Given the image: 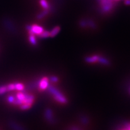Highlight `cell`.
<instances>
[{"instance_id": "1", "label": "cell", "mask_w": 130, "mask_h": 130, "mask_svg": "<svg viewBox=\"0 0 130 130\" xmlns=\"http://www.w3.org/2000/svg\"><path fill=\"white\" fill-rule=\"evenodd\" d=\"M49 91L51 92L52 94L54 95V98L58 101L61 103H62V104H64V103L67 102L66 98L57 90L54 89V88L53 87H51L50 89H49Z\"/></svg>"}, {"instance_id": "4", "label": "cell", "mask_w": 130, "mask_h": 130, "mask_svg": "<svg viewBox=\"0 0 130 130\" xmlns=\"http://www.w3.org/2000/svg\"><path fill=\"white\" fill-rule=\"evenodd\" d=\"M48 86V79L45 77L42 79L40 82V88L42 90H45Z\"/></svg>"}, {"instance_id": "10", "label": "cell", "mask_w": 130, "mask_h": 130, "mask_svg": "<svg viewBox=\"0 0 130 130\" xmlns=\"http://www.w3.org/2000/svg\"><path fill=\"white\" fill-rule=\"evenodd\" d=\"M15 89H16L19 91H21L24 89V86L22 84L20 83H17L15 85Z\"/></svg>"}, {"instance_id": "5", "label": "cell", "mask_w": 130, "mask_h": 130, "mask_svg": "<svg viewBox=\"0 0 130 130\" xmlns=\"http://www.w3.org/2000/svg\"><path fill=\"white\" fill-rule=\"evenodd\" d=\"M60 27L59 26H56L55 27L53 28L52 31L50 33V37H55L56 35H58V34L60 32Z\"/></svg>"}, {"instance_id": "2", "label": "cell", "mask_w": 130, "mask_h": 130, "mask_svg": "<svg viewBox=\"0 0 130 130\" xmlns=\"http://www.w3.org/2000/svg\"><path fill=\"white\" fill-rule=\"evenodd\" d=\"M44 31V28L42 27L36 25H34L31 26V29L29 31L30 35H39Z\"/></svg>"}, {"instance_id": "13", "label": "cell", "mask_w": 130, "mask_h": 130, "mask_svg": "<svg viewBox=\"0 0 130 130\" xmlns=\"http://www.w3.org/2000/svg\"><path fill=\"white\" fill-rule=\"evenodd\" d=\"M7 89L8 91H10L15 90V85L13 83H10L9 85L7 86Z\"/></svg>"}, {"instance_id": "6", "label": "cell", "mask_w": 130, "mask_h": 130, "mask_svg": "<svg viewBox=\"0 0 130 130\" xmlns=\"http://www.w3.org/2000/svg\"><path fill=\"white\" fill-rule=\"evenodd\" d=\"M40 3L41 6L43 8L45 9H48L49 8V5L48 3L46 0H40Z\"/></svg>"}, {"instance_id": "3", "label": "cell", "mask_w": 130, "mask_h": 130, "mask_svg": "<svg viewBox=\"0 0 130 130\" xmlns=\"http://www.w3.org/2000/svg\"><path fill=\"white\" fill-rule=\"evenodd\" d=\"M100 56L98 55H93L91 56L87 57L85 59V61L88 63H95L99 62Z\"/></svg>"}, {"instance_id": "8", "label": "cell", "mask_w": 130, "mask_h": 130, "mask_svg": "<svg viewBox=\"0 0 130 130\" xmlns=\"http://www.w3.org/2000/svg\"><path fill=\"white\" fill-rule=\"evenodd\" d=\"M39 36L40 38H42V39H43V38H47L50 36V33L48 31L45 30L41 34H40V35H39Z\"/></svg>"}, {"instance_id": "7", "label": "cell", "mask_w": 130, "mask_h": 130, "mask_svg": "<svg viewBox=\"0 0 130 130\" xmlns=\"http://www.w3.org/2000/svg\"><path fill=\"white\" fill-rule=\"evenodd\" d=\"M29 41L33 45H36V40L35 39V35H30L29 37Z\"/></svg>"}, {"instance_id": "9", "label": "cell", "mask_w": 130, "mask_h": 130, "mask_svg": "<svg viewBox=\"0 0 130 130\" xmlns=\"http://www.w3.org/2000/svg\"><path fill=\"white\" fill-rule=\"evenodd\" d=\"M48 9H45V10H44L42 12H41L40 14H39V15L37 16V18L38 19H41L42 18H43L44 17H45V16L48 14Z\"/></svg>"}, {"instance_id": "12", "label": "cell", "mask_w": 130, "mask_h": 130, "mask_svg": "<svg viewBox=\"0 0 130 130\" xmlns=\"http://www.w3.org/2000/svg\"><path fill=\"white\" fill-rule=\"evenodd\" d=\"M7 91H8L7 89V86L0 87V95L5 93Z\"/></svg>"}, {"instance_id": "15", "label": "cell", "mask_w": 130, "mask_h": 130, "mask_svg": "<svg viewBox=\"0 0 130 130\" xmlns=\"http://www.w3.org/2000/svg\"><path fill=\"white\" fill-rule=\"evenodd\" d=\"M125 4L126 5L129 6L130 5V0H125Z\"/></svg>"}, {"instance_id": "14", "label": "cell", "mask_w": 130, "mask_h": 130, "mask_svg": "<svg viewBox=\"0 0 130 130\" xmlns=\"http://www.w3.org/2000/svg\"><path fill=\"white\" fill-rule=\"evenodd\" d=\"M11 125V126H12L13 127V128H14V129H15V128H17V125L15 124H14V123H12V124H11L10 125ZM18 130H25V129H24L22 128V127L21 128V127H20V128L19 129H18Z\"/></svg>"}, {"instance_id": "11", "label": "cell", "mask_w": 130, "mask_h": 130, "mask_svg": "<svg viewBox=\"0 0 130 130\" xmlns=\"http://www.w3.org/2000/svg\"><path fill=\"white\" fill-rule=\"evenodd\" d=\"M46 117L48 120H51L52 119V113L50 110H47L46 112Z\"/></svg>"}, {"instance_id": "16", "label": "cell", "mask_w": 130, "mask_h": 130, "mask_svg": "<svg viewBox=\"0 0 130 130\" xmlns=\"http://www.w3.org/2000/svg\"><path fill=\"white\" fill-rule=\"evenodd\" d=\"M51 80H52V81H53V82H56L58 81V78L56 77H52L51 78Z\"/></svg>"}]
</instances>
